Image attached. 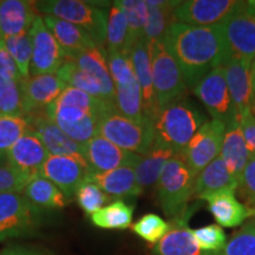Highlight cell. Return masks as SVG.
<instances>
[{
    "instance_id": "32",
    "label": "cell",
    "mask_w": 255,
    "mask_h": 255,
    "mask_svg": "<svg viewBox=\"0 0 255 255\" xmlns=\"http://www.w3.org/2000/svg\"><path fill=\"white\" fill-rule=\"evenodd\" d=\"M21 194L40 208L57 209L64 208L68 205V199L59 188L40 175L32 178Z\"/></svg>"
},
{
    "instance_id": "31",
    "label": "cell",
    "mask_w": 255,
    "mask_h": 255,
    "mask_svg": "<svg viewBox=\"0 0 255 255\" xmlns=\"http://www.w3.org/2000/svg\"><path fill=\"white\" fill-rule=\"evenodd\" d=\"M239 182L229 173L227 165L221 156L216 157L196 176L194 196L200 197L214 191L227 189H238Z\"/></svg>"
},
{
    "instance_id": "47",
    "label": "cell",
    "mask_w": 255,
    "mask_h": 255,
    "mask_svg": "<svg viewBox=\"0 0 255 255\" xmlns=\"http://www.w3.org/2000/svg\"><path fill=\"white\" fill-rule=\"evenodd\" d=\"M240 126L251 157H255V116L252 111L240 117Z\"/></svg>"
},
{
    "instance_id": "10",
    "label": "cell",
    "mask_w": 255,
    "mask_h": 255,
    "mask_svg": "<svg viewBox=\"0 0 255 255\" xmlns=\"http://www.w3.org/2000/svg\"><path fill=\"white\" fill-rule=\"evenodd\" d=\"M193 92L201 103L205 105L213 120L221 121L226 127L235 120H239L229 95L223 65L210 71L193 89Z\"/></svg>"
},
{
    "instance_id": "16",
    "label": "cell",
    "mask_w": 255,
    "mask_h": 255,
    "mask_svg": "<svg viewBox=\"0 0 255 255\" xmlns=\"http://www.w3.org/2000/svg\"><path fill=\"white\" fill-rule=\"evenodd\" d=\"M25 117L28 122V131L36 133L50 155L84 158L83 144L70 138L56 123H53L47 116L46 110L36 111Z\"/></svg>"
},
{
    "instance_id": "33",
    "label": "cell",
    "mask_w": 255,
    "mask_h": 255,
    "mask_svg": "<svg viewBox=\"0 0 255 255\" xmlns=\"http://www.w3.org/2000/svg\"><path fill=\"white\" fill-rule=\"evenodd\" d=\"M133 207L122 200L111 202L94 213L90 218L96 227L102 229H127L131 226Z\"/></svg>"
},
{
    "instance_id": "24",
    "label": "cell",
    "mask_w": 255,
    "mask_h": 255,
    "mask_svg": "<svg viewBox=\"0 0 255 255\" xmlns=\"http://www.w3.org/2000/svg\"><path fill=\"white\" fill-rule=\"evenodd\" d=\"M85 182L96 184L105 194L115 197L139 196L143 193L142 188L137 184L135 167L131 165L121 167L104 173L91 170L85 178Z\"/></svg>"
},
{
    "instance_id": "29",
    "label": "cell",
    "mask_w": 255,
    "mask_h": 255,
    "mask_svg": "<svg viewBox=\"0 0 255 255\" xmlns=\"http://www.w3.org/2000/svg\"><path fill=\"white\" fill-rule=\"evenodd\" d=\"M181 1H165V0H146L148 18L144 27V40L148 45L162 41L168 27L174 21V11Z\"/></svg>"
},
{
    "instance_id": "30",
    "label": "cell",
    "mask_w": 255,
    "mask_h": 255,
    "mask_svg": "<svg viewBox=\"0 0 255 255\" xmlns=\"http://www.w3.org/2000/svg\"><path fill=\"white\" fill-rule=\"evenodd\" d=\"M155 255H207L200 250L194 238L193 231L184 225V222H176L170 228L161 241L154 248Z\"/></svg>"
},
{
    "instance_id": "2",
    "label": "cell",
    "mask_w": 255,
    "mask_h": 255,
    "mask_svg": "<svg viewBox=\"0 0 255 255\" xmlns=\"http://www.w3.org/2000/svg\"><path fill=\"white\" fill-rule=\"evenodd\" d=\"M197 175L177 152L168 162L157 181L156 194L162 210L168 218L178 220L194 196Z\"/></svg>"
},
{
    "instance_id": "41",
    "label": "cell",
    "mask_w": 255,
    "mask_h": 255,
    "mask_svg": "<svg viewBox=\"0 0 255 255\" xmlns=\"http://www.w3.org/2000/svg\"><path fill=\"white\" fill-rule=\"evenodd\" d=\"M200 250L205 253H218L227 244V235L219 225H208L193 231Z\"/></svg>"
},
{
    "instance_id": "40",
    "label": "cell",
    "mask_w": 255,
    "mask_h": 255,
    "mask_svg": "<svg viewBox=\"0 0 255 255\" xmlns=\"http://www.w3.org/2000/svg\"><path fill=\"white\" fill-rule=\"evenodd\" d=\"M171 225L164 221L157 214H145L138 221L132 225V231L136 235L148 242L155 245L163 239L167 233L170 231Z\"/></svg>"
},
{
    "instance_id": "12",
    "label": "cell",
    "mask_w": 255,
    "mask_h": 255,
    "mask_svg": "<svg viewBox=\"0 0 255 255\" xmlns=\"http://www.w3.org/2000/svg\"><path fill=\"white\" fill-rule=\"evenodd\" d=\"M28 32L32 40L30 75H56L66 58L56 38L44 23L43 15H38Z\"/></svg>"
},
{
    "instance_id": "8",
    "label": "cell",
    "mask_w": 255,
    "mask_h": 255,
    "mask_svg": "<svg viewBox=\"0 0 255 255\" xmlns=\"http://www.w3.org/2000/svg\"><path fill=\"white\" fill-rule=\"evenodd\" d=\"M148 47L151 59L156 102L158 110L161 111L167 105L183 97L188 88L180 66L165 49L163 40L148 45Z\"/></svg>"
},
{
    "instance_id": "17",
    "label": "cell",
    "mask_w": 255,
    "mask_h": 255,
    "mask_svg": "<svg viewBox=\"0 0 255 255\" xmlns=\"http://www.w3.org/2000/svg\"><path fill=\"white\" fill-rule=\"evenodd\" d=\"M83 156L92 171L104 173L131 165L136 167L141 155L124 150L100 135L83 144Z\"/></svg>"
},
{
    "instance_id": "49",
    "label": "cell",
    "mask_w": 255,
    "mask_h": 255,
    "mask_svg": "<svg viewBox=\"0 0 255 255\" xmlns=\"http://www.w3.org/2000/svg\"><path fill=\"white\" fill-rule=\"evenodd\" d=\"M251 78H252V97H251V108L252 113L254 115L255 111V57L252 62V68H251Z\"/></svg>"
},
{
    "instance_id": "23",
    "label": "cell",
    "mask_w": 255,
    "mask_h": 255,
    "mask_svg": "<svg viewBox=\"0 0 255 255\" xmlns=\"http://www.w3.org/2000/svg\"><path fill=\"white\" fill-rule=\"evenodd\" d=\"M38 15L36 1L2 0L0 1V38L6 39L30 31Z\"/></svg>"
},
{
    "instance_id": "1",
    "label": "cell",
    "mask_w": 255,
    "mask_h": 255,
    "mask_svg": "<svg viewBox=\"0 0 255 255\" xmlns=\"http://www.w3.org/2000/svg\"><path fill=\"white\" fill-rule=\"evenodd\" d=\"M163 43L180 66L187 88L191 89L231 57L222 25L206 27L173 23Z\"/></svg>"
},
{
    "instance_id": "21",
    "label": "cell",
    "mask_w": 255,
    "mask_h": 255,
    "mask_svg": "<svg viewBox=\"0 0 255 255\" xmlns=\"http://www.w3.org/2000/svg\"><path fill=\"white\" fill-rule=\"evenodd\" d=\"M129 57L131 60L133 71L138 82L142 92L143 113L148 120L155 122L159 110L156 102V96L152 83L151 59L149 53V47L144 38L138 40L129 51Z\"/></svg>"
},
{
    "instance_id": "36",
    "label": "cell",
    "mask_w": 255,
    "mask_h": 255,
    "mask_svg": "<svg viewBox=\"0 0 255 255\" xmlns=\"http://www.w3.org/2000/svg\"><path fill=\"white\" fill-rule=\"evenodd\" d=\"M128 37V21L126 13L116 1L111 6L108 17L107 39H105V52L116 53L126 52Z\"/></svg>"
},
{
    "instance_id": "44",
    "label": "cell",
    "mask_w": 255,
    "mask_h": 255,
    "mask_svg": "<svg viewBox=\"0 0 255 255\" xmlns=\"http://www.w3.org/2000/svg\"><path fill=\"white\" fill-rule=\"evenodd\" d=\"M2 162H0V194L21 193L32 178L37 176L18 170L8 163L4 164Z\"/></svg>"
},
{
    "instance_id": "27",
    "label": "cell",
    "mask_w": 255,
    "mask_h": 255,
    "mask_svg": "<svg viewBox=\"0 0 255 255\" xmlns=\"http://www.w3.org/2000/svg\"><path fill=\"white\" fill-rule=\"evenodd\" d=\"M70 62H72L79 70L87 72L100 83L107 96V100L115 105L116 91H115V85L111 78L109 66H108L105 49L96 46L84 50L73 57Z\"/></svg>"
},
{
    "instance_id": "14",
    "label": "cell",
    "mask_w": 255,
    "mask_h": 255,
    "mask_svg": "<svg viewBox=\"0 0 255 255\" xmlns=\"http://www.w3.org/2000/svg\"><path fill=\"white\" fill-rule=\"evenodd\" d=\"M231 56L253 62L255 57V1L242 8L222 24Z\"/></svg>"
},
{
    "instance_id": "11",
    "label": "cell",
    "mask_w": 255,
    "mask_h": 255,
    "mask_svg": "<svg viewBox=\"0 0 255 255\" xmlns=\"http://www.w3.org/2000/svg\"><path fill=\"white\" fill-rule=\"evenodd\" d=\"M225 133L226 126L221 121H206L180 152L196 175L221 154Z\"/></svg>"
},
{
    "instance_id": "39",
    "label": "cell",
    "mask_w": 255,
    "mask_h": 255,
    "mask_svg": "<svg viewBox=\"0 0 255 255\" xmlns=\"http://www.w3.org/2000/svg\"><path fill=\"white\" fill-rule=\"evenodd\" d=\"M207 255H255V220L252 219L233 234L221 252Z\"/></svg>"
},
{
    "instance_id": "13",
    "label": "cell",
    "mask_w": 255,
    "mask_h": 255,
    "mask_svg": "<svg viewBox=\"0 0 255 255\" xmlns=\"http://www.w3.org/2000/svg\"><path fill=\"white\" fill-rule=\"evenodd\" d=\"M90 171L85 158L50 155L41 167L39 175L58 187L69 200L76 195V191L85 182Z\"/></svg>"
},
{
    "instance_id": "5",
    "label": "cell",
    "mask_w": 255,
    "mask_h": 255,
    "mask_svg": "<svg viewBox=\"0 0 255 255\" xmlns=\"http://www.w3.org/2000/svg\"><path fill=\"white\" fill-rule=\"evenodd\" d=\"M98 135L124 150L143 156L155 142V122H136L111 110L98 120Z\"/></svg>"
},
{
    "instance_id": "19",
    "label": "cell",
    "mask_w": 255,
    "mask_h": 255,
    "mask_svg": "<svg viewBox=\"0 0 255 255\" xmlns=\"http://www.w3.org/2000/svg\"><path fill=\"white\" fill-rule=\"evenodd\" d=\"M251 68V60L237 56L229 57V59L223 65L229 95L239 119L252 111Z\"/></svg>"
},
{
    "instance_id": "52",
    "label": "cell",
    "mask_w": 255,
    "mask_h": 255,
    "mask_svg": "<svg viewBox=\"0 0 255 255\" xmlns=\"http://www.w3.org/2000/svg\"><path fill=\"white\" fill-rule=\"evenodd\" d=\"M1 162H2V161H1Z\"/></svg>"
},
{
    "instance_id": "7",
    "label": "cell",
    "mask_w": 255,
    "mask_h": 255,
    "mask_svg": "<svg viewBox=\"0 0 255 255\" xmlns=\"http://www.w3.org/2000/svg\"><path fill=\"white\" fill-rule=\"evenodd\" d=\"M45 210L21 193L0 194V242L28 237L40 227Z\"/></svg>"
},
{
    "instance_id": "4",
    "label": "cell",
    "mask_w": 255,
    "mask_h": 255,
    "mask_svg": "<svg viewBox=\"0 0 255 255\" xmlns=\"http://www.w3.org/2000/svg\"><path fill=\"white\" fill-rule=\"evenodd\" d=\"M36 7L41 14L52 15L81 27L96 45L104 49L109 13L101 6L81 0H46L36 1Z\"/></svg>"
},
{
    "instance_id": "45",
    "label": "cell",
    "mask_w": 255,
    "mask_h": 255,
    "mask_svg": "<svg viewBox=\"0 0 255 255\" xmlns=\"http://www.w3.org/2000/svg\"><path fill=\"white\" fill-rule=\"evenodd\" d=\"M241 199L255 213V157H251L238 187Z\"/></svg>"
},
{
    "instance_id": "48",
    "label": "cell",
    "mask_w": 255,
    "mask_h": 255,
    "mask_svg": "<svg viewBox=\"0 0 255 255\" xmlns=\"http://www.w3.org/2000/svg\"><path fill=\"white\" fill-rule=\"evenodd\" d=\"M0 255H53L52 252L44 247L31 245H13L6 247Z\"/></svg>"
},
{
    "instance_id": "34",
    "label": "cell",
    "mask_w": 255,
    "mask_h": 255,
    "mask_svg": "<svg viewBox=\"0 0 255 255\" xmlns=\"http://www.w3.org/2000/svg\"><path fill=\"white\" fill-rule=\"evenodd\" d=\"M126 13L128 21V37L126 52L129 53L131 47L138 40L144 38V27L148 18V8L142 0H121L116 1Z\"/></svg>"
},
{
    "instance_id": "51",
    "label": "cell",
    "mask_w": 255,
    "mask_h": 255,
    "mask_svg": "<svg viewBox=\"0 0 255 255\" xmlns=\"http://www.w3.org/2000/svg\"><path fill=\"white\" fill-rule=\"evenodd\" d=\"M253 219H254V220H255V216H254V218H253Z\"/></svg>"
},
{
    "instance_id": "46",
    "label": "cell",
    "mask_w": 255,
    "mask_h": 255,
    "mask_svg": "<svg viewBox=\"0 0 255 255\" xmlns=\"http://www.w3.org/2000/svg\"><path fill=\"white\" fill-rule=\"evenodd\" d=\"M0 76L9 81H13L20 84L23 81L20 72H19L17 64L12 58L11 53L6 49L4 39L0 38Z\"/></svg>"
},
{
    "instance_id": "37",
    "label": "cell",
    "mask_w": 255,
    "mask_h": 255,
    "mask_svg": "<svg viewBox=\"0 0 255 255\" xmlns=\"http://www.w3.org/2000/svg\"><path fill=\"white\" fill-rule=\"evenodd\" d=\"M28 131V122L24 115H0V162L14 143Z\"/></svg>"
},
{
    "instance_id": "38",
    "label": "cell",
    "mask_w": 255,
    "mask_h": 255,
    "mask_svg": "<svg viewBox=\"0 0 255 255\" xmlns=\"http://www.w3.org/2000/svg\"><path fill=\"white\" fill-rule=\"evenodd\" d=\"M4 43L6 49L8 50L12 58L17 64L21 77L24 79L30 77V65L32 59V40L30 32H23L17 36L6 38Z\"/></svg>"
},
{
    "instance_id": "20",
    "label": "cell",
    "mask_w": 255,
    "mask_h": 255,
    "mask_svg": "<svg viewBox=\"0 0 255 255\" xmlns=\"http://www.w3.org/2000/svg\"><path fill=\"white\" fill-rule=\"evenodd\" d=\"M234 191L235 189L227 188L200 197L208 203L209 212L214 216L220 227H239L247 219L255 216L253 210L237 199Z\"/></svg>"
},
{
    "instance_id": "35",
    "label": "cell",
    "mask_w": 255,
    "mask_h": 255,
    "mask_svg": "<svg viewBox=\"0 0 255 255\" xmlns=\"http://www.w3.org/2000/svg\"><path fill=\"white\" fill-rule=\"evenodd\" d=\"M62 81L65 83L68 87H72L78 89V90L87 92V94L94 96L96 98H100L102 101L108 102L105 92L102 88V85L98 83L92 76L88 75L87 72L79 70L77 66L75 65L70 60H66L63 64L62 68L58 70V72L56 73ZM113 104V103H110Z\"/></svg>"
},
{
    "instance_id": "50",
    "label": "cell",
    "mask_w": 255,
    "mask_h": 255,
    "mask_svg": "<svg viewBox=\"0 0 255 255\" xmlns=\"http://www.w3.org/2000/svg\"><path fill=\"white\" fill-rule=\"evenodd\" d=\"M254 116H255V111H254Z\"/></svg>"
},
{
    "instance_id": "9",
    "label": "cell",
    "mask_w": 255,
    "mask_h": 255,
    "mask_svg": "<svg viewBox=\"0 0 255 255\" xmlns=\"http://www.w3.org/2000/svg\"><path fill=\"white\" fill-rule=\"evenodd\" d=\"M246 5L247 1L242 0H187L175 8L174 21L193 26H218Z\"/></svg>"
},
{
    "instance_id": "26",
    "label": "cell",
    "mask_w": 255,
    "mask_h": 255,
    "mask_svg": "<svg viewBox=\"0 0 255 255\" xmlns=\"http://www.w3.org/2000/svg\"><path fill=\"white\" fill-rule=\"evenodd\" d=\"M220 156L225 161L232 176L240 183L242 173L251 158L241 130L240 120H235L234 122L226 127L225 138H223Z\"/></svg>"
},
{
    "instance_id": "43",
    "label": "cell",
    "mask_w": 255,
    "mask_h": 255,
    "mask_svg": "<svg viewBox=\"0 0 255 255\" xmlns=\"http://www.w3.org/2000/svg\"><path fill=\"white\" fill-rule=\"evenodd\" d=\"M21 103L20 84L0 76V115H23Z\"/></svg>"
},
{
    "instance_id": "28",
    "label": "cell",
    "mask_w": 255,
    "mask_h": 255,
    "mask_svg": "<svg viewBox=\"0 0 255 255\" xmlns=\"http://www.w3.org/2000/svg\"><path fill=\"white\" fill-rule=\"evenodd\" d=\"M177 152L170 146L163 144L162 142L156 141L145 155L141 156L138 163L135 167V176L137 184L144 188L154 186L157 183L162 171L165 165Z\"/></svg>"
},
{
    "instance_id": "6",
    "label": "cell",
    "mask_w": 255,
    "mask_h": 255,
    "mask_svg": "<svg viewBox=\"0 0 255 255\" xmlns=\"http://www.w3.org/2000/svg\"><path fill=\"white\" fill-rule=\"evenodd\" d=\"M107 62L116 91L115 107L117 113L136 122L148 120L143 113L141 88L137 82L129 53H107Z\"/></svg>"
},
{
    "instance_id": "3",
    "label": "cell",
    "mask_w": 255,
    "mask_h": 255,
    "mask_svg": "<svg viewBox=\"0 0 255 255\" xmlns=\"http://www.w3.org/2000/svg\"><path fill=\"white\" fill-rule=\"evenodd\" d=\"M203 123V115L181 97L159 111L155 121V139L181 152Z\"/></svg>"
},
{
    "instance_id": "18",
    "label": "cell",
    "mask_w": 255,
    "mask_h": 255,
    "mask_svg": "<svg viewBox=\"0 0 255 255\" xmlns=\"http://www.w3.org/2000/svg\"><path fill=\"white\" fill-rule=\"evenodd\" d=\"M68 85L57 75L31 76L23 79L21 89V113L24 116L45 110L53 103Z\"/></svg>"
},
{
    "instance_id": "15",
    "label": "cell",
    "mask_w": 255,
    "mask_h": 255,
    "mask_svg": "<svg viewBox=\"0 0 255 255\" xmlns=\"http://www.w3.org/2000/svg\"><path fill=\"white\" fill-rule=\"evenodd\" d=\"M47 116L56 123L70 138L79 144L85 143L98 135V120L95 116L81 108L73 105L58 104L56 102L46 108Z\"/></svg>"
},
{
    "instance_id": "42",
    "label": "cell",
    "mask_w": 255,
    "mask_h": 255,
    "mask_svg": "<svg viewBox=\"0 0 255 255\" xmlns=\"http://www.w3.org/2000/svg\"><path fill=\"white\" fill-rule=\"evenodd\" d=\"M76 200L83 212L91 216L97 210L103 208L109 201V196L96 184L84 182L76 191Z\"/></svg>"
},
{
    "instance_id": "25",
    "label": "cell",
    "mask_w": 255,
    "mask_h": 255,
    "mask_svg": "<svg viewBox=\"0 0 255 255\" xmlns=\"http://www.w3.org/2000/svg\"><path fill=\"white\" fill-rule=\"evenodd\" d=\"M43 20L62 47L66 60H71L82 51L97 46L87 32L69 21L52 15H43Z\"/></svg>"
},
{
    "instance_id": "22",
    "label": "cell",
    "mask_w": 255,
    "mask_h": 255,
    "mask_svg": "<svg viewBox=\"0 0 255 255\" xmlns=\"http://www.w3.org/2000/svg\"><path fill=\"white\" fill-rule=\"evenodd\" d=\"M49 157V151L36 133L27 131L7 152L6 162L18 170L39 175L41 167Z\"/></svg>"
}]
</instances>
